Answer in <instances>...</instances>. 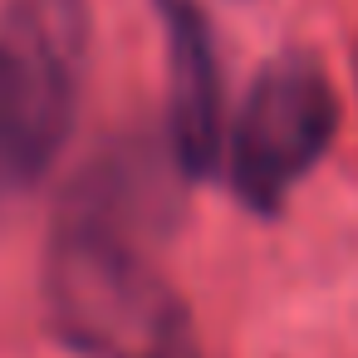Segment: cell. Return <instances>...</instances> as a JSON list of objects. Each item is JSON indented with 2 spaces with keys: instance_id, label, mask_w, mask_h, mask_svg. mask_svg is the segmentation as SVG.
I'll list each match as a JSON object with an SVG mask.
<instances>
[{
  "instance_id": "obj_1",
  "label": "cell",
  "mask_w": 358,
  "mask_h": 358,
  "mask_svg": "<svg viewBox=\"0 0 358 358\" xmlns=\"http://www.w3.org/2000/svg\"><path fill=\"white\" fill-rule=\"evenodd\" d=\"M45 314L84 358H201L187 299L89 187L45 250Z\"/></svg>"
},
{
  "instance_id": "obj_2",
  "label": "cell",
  "mask_w": 358,
  "mask_h": 358,
  "mask_svg": "<svg viewBox=\"0 0 358 358\" xmlns=\"http://www.w3.org/2000/svg\"><path fill=\"white\" fill-rule=\"evenodd\" d=\"M89 59L84 0H10L0 10V196L45 177L79 118Z\"/></svg>"
},
{
  "instance_id": "obj_3",
  "label": "cell",
  "mask_w": 358,
  "mask_h": 358,
  "mask_svg": "<svg viewBox=\"0 0 358 358\" xmlns=\"http://www.w3.org/2000/svg\"><path fill=\"white\" fill-rule=\"evenodd\" d=\"M334 133L338 94L329 74L309 55H275L255 74L245 108L221 148L236 201L255 216H275L289 201V192L319 167Z\"/></svg>"
},
{
  "instance_id": "obj_4",
  "label": "cell",
  "mask_w": 358,
  "mask_h": 358,
  "mask_svg": "<svg viewBox=\"0 0 358 358\" xmlns=\"http://www.w3.org/2000/svg\"><path fill=\"white\" fill-rule=\"evenodd\" d=\"M167 35V143L182 177H211L221 167V59L196 0H157Z\"/></svg>"
},
{
  "instance_id": "obj_5",
  "label": "cell",
  "mask_w": 358,
  "mask_h": 358,
  "mask_svg": "<svg viewBox=\"0 0 358 358\" xmlns=\"http://www.w3.org/2000/svg\"><path fill=\"white\" fill-rule=\"evenodd\" d=\"M353 69H358V64H353Z\"/></svg>"
}]
</instances>
